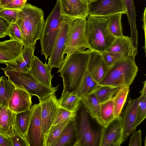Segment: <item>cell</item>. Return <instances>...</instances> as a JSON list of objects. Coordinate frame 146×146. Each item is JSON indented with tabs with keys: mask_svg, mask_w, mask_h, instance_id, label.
<instances>
[{
	"mask_svg": "<svg viewBox=\"0 0 146 146\" xmlns=\"http://www.w3.org/2000/svg\"><path fill=\"white\" fill-rule=\"evenodd\" d=\"M91 50L74 52L62 62L57 72L63 81L62 94L75 92L87 70Z\"/></svg>",
	"mask_w": 146,
	"mask_h": 146,
	"instance_id": "6da1fadb",
	"label": "cell"
},
{
	"mask_svg": "<svg viewBox=\"0 0 146 146\" xmlns=\"http://www.w3.org/2000/svg\"><path fill=\"white\" fill-rule=\"evenodd\" d=\"M19 27L25 46L36 44L40 40L45 23L43 10L30 4L19 9L15 23Z\"/></svg>",
	"mask_w": 146,
	"mask_h": 146,
	"instance_id": "7a4b0ae2",
	"label": "cell"
},
{
	"mask_svg": "<svg viewBox=\"0 0 146 146\" xmlns=\"http://www.w3.org/2000/svg\"><path fill=\"white\" fill-rule=\"evenodd\" d=\"M135 58V56L122 58L110 66L99 86L117 88L129 87L138 70Z\"/></svg>",
	"mask_w": 146,
	"mask_h": 146,
	"instance_id": "3957f363",
	"label": "cell"
},
{
	"mask_svg": "<svg viewBox=\"0 0 146 146\" xmlns=\"http://www.w3.org/2000/svg\"><path fill=\"white\" fill-rule=\"evenodd\" d=\"M85 36L89 49L101 52L105 51L116 37L109 31L107 17L88 15Z\"/></svg>",
	"mask_w": 146,
	"mask_h": 146,
	"instance_id": "277c9868",
	"label": "cell"
},
{
	"mask_svg": "<svg viewBox=\"0 0 146 146\" xmlns=\"http://www.w3.org/2000/svg\"><path fill=\"white\" fill-rule=\"evenodd\" d=\"M8 80L16 87L24 89L32 95L37 96L39 101L55 94L60 85L49 87L41 82L29 72H22L13 70L4 72Z\"/></svg>",
	"mask_w": 146,
	"mask_h": 146,
	"instance_id": "5b68a950",
	"label": "cell"
},
{
	"mask_svg": "<svg viewBox=\"0 0 146 146\" xmlns=\"http://www.w3.org/2000/svg\"><path fill=\"white\" fill-rule=\"evenodd\" d=\"M62 19L59 1L57 0L55 6L45 22L40 39L41 54L44 55L46 61L52 50Z\"/></svg>",
	"mask_w": 146,
	"mask_h": 146,
	"instance_id": "8992f818",
	"label": "cell"
},
{
	"mask_svg": "<svg viewBox=\"0 0 146 146\" xmlns=\"http://www.w3.org/2000/svg\"><path fill=\"white\" fill-rule=\"evenodd\" d=\"M75 19L62 16L61 25L48 58L47 65L50 69L58 68L63 62L64 52L67 44L71 25Z\"/></svg>",
	"mask_w": 146,
	"mask_h": 146,
	"instance_id": "52a82bcc",
	"label": "cell"
},
{
	"mask_svg": "<svg viewBox=\"0 0 146 146\" xmlns=\"http://www.w3.org/2000/svg\"><path fill=\"white\" fill-rule=\"evenodd\" d=\"M86 18L74 20L70 28L68 38L64 54H66L63 62L66 60L70 55L78 51L89 49L85 32Z\"/></svg>",
	"mask_w": 146,
	"mask_h": 146,
	"instance_id": "ba28073f",
	"label": "cell"
},
{
	"mask_svg": "<svg viewBox=\"0 0 146 146\" xmlns=\"http://www.w3.org/2000/svg\"><path fill=\"white\" fill-rule=\"evenodd\" d=\"M30 109L31 117L25 139L29 146H44L40 104H34Z\"/></svg>",
	"mask_w": 146,
	"mask_h": 146,
	"instance_id": "9c48e42d",
	"label": "cell"
},
{
	"mask_svg": "<svg viewBox=\"0 0 146 146\" xmlns=\"http://www.w3.org/2000/svg\"><path fill=\"white\" fill-rule=\"evenodd\" d=\"M88 113L85 110L81 111L77 128L78 146H99L100 131L94 130L89 121Z\"/></svg>",
	"mask_w": 146,
	"mask_h": 146,
	"instance_id": "30bf717a",
	"label": "cell"
},
{
	"mask_svg": "<svg viewBox=\"0 0 146 146\" xmlns=\"http://www.w3.org/2000/svg\"><path fill=\"white\" fill-rule=\"evenodd\" d=\"M117 13L126 14L122 0H93L88 2V15L107 17Z\"/></svg>",
	"mask_w": 146,
	"mask_h": 146,
	"instance_id": "8fae6325",
	"label": "cell"
},
{
	"mask_svg": "<svg viewBox=\"0 0 146 146\" xmlns=\"http://www.w3.org/2000/svg\"><path fill=\"white\" fill-rule=\"evenodd\" d=\"M122 119L119 115L102 127L99 146H119L123 142Z\"/></svg>",
	"mask_w": 146,
	"mask_h": 146,
	"instance_id": "7c38bea8",
	"label": "cell"
},
{
	"mask_svg": "<svg viewBox=\"0 0 146 146\" xmlns=\"http://www.w3.org/2000/svg\"><path fill=\"white\" fill-rule=\"evenodd\" d=\"M42 129L44 137L50 129L59 106L55 94L39 101Z\"/></svg>",
	"mask_w": 146,
	"mask_h": 146,
	"instance_id": "4fadbf2b",
	"label": "cell"
},
{
	"mask_svg": "<svg viewBox=\"0 0 146 146\" xmlns=\"http://www.w3.org/2000/svg\"><path fill=\"white\" fill-rule=\"evenodd\" d=\"M62 16L76 19L88 16V2L84 0H59Z\"/></svg>",
	"mask_w": 146,
	"mask_h": 146,
	"instance_id": "5bb4252c",
	"label": "cell"
},
{
	"mask_svg": "<svg viewBox=\"0 0 146 146\" xmlns=\"http://www.w3.org/2000/svg\"><path fill=\"white\" fill-rule=\"evenodd\" d=\"M36 44L29 46H24L20 55L14 60L5 63V68L1 67L3 71L13 70L18 71L28 72L31 68L34 55V53Z\"/></svg>",
	"mask_w": 146,
	"mask_h": 146,
	"instance_id": "9a60e30c",
	"label": "cell"
},
{
	"mask_svg": "<svg viewBox=\"0 0 146 146\" xmlns=\"http://www.w3.org/2000/svg\"><path fill=\"white\" fill-rule=\"evenodd\" d=\"M140 98V96L134 99L130 98L124 111L122 119L123 142L135 130L134 127L136 120L137 106Z\"/></svg>",
	"mask_w": 146,
	"mask_h": 146,
	"instance_id": "2e32d148",
	"label": "cell"
},
{
	"mask_svg": "<svg viewBox=\"0 0 146 146\" xmlns=\"http://www.w3.org/2000/svg\"><path fill=\"white\" fill-rule=\"evenodd\" d=\"M137 48L134 45L131 38L128 36L116 37L105 50L118 54L122 58L135 57Z\"/></svg>",
	"mask_w": 146,
	"mask_h": 146,
	"instance_id": "e0dca14e",
	"label": "cell"
},
{
	"mask_svg": "<svg viewBox=\"0 0 146 146\" xmlns=\"http://www.w3.org/2000/svg\"><path fill=\"white\" fill-rule=\"evenodd\" d=\"M109 68L100 52L91 50L87 70L98 84L103 79Z\"/></svg>",
	"mask_w": 146,
	"mask_h": 146,
	"instance_id": "ac0fdd59",
	"label": "cell"
},
{
	"mask_svg": "<svg viewBox=\"0 0 146 146\" xmlns=\"http://www.w3.org/2000/svg\"><path fill=\"white\" fill-rule=\"evenodd\" d=\"M23 46L22 42L13 39L0 41V64L15 60L21 53Z\"/></svg>",
	"mask_w": 146,
	"mask_h": 146,
	"instance_id": "d6986e66",
	"label": "cell"
},
{
	"mask_svg": "<svg viewBox=\"0 0 146 146\" xmlns=\"http://www.w3.org/2000/svg\"><path fill=\"white\" fill-rule=\"evenodd\" d=\"M32 96L25 90L16 87L9 100L8 108L15 113L29 109Z\"/></svg>",
	"mask_w": 146,
	"mask_h": 146,
	"instance_id": "ffe728a7",
	"label": "cell"
},
{
	"mask_svg": "<svg viewBox=\"0 0 146 146\" xmlns=\"http://www.w3.org/2000/svg\"><path fill=\"white\" fill-rule=\"evenodd\" d=\"M51 70L46 62L44 64L38 57L34 56L29 72L44 84L52 87L51 81L53 76L51 74Z\"/></svg>",
	"mask_w": 146,
	"mask_h": 146,
	"instance_id": "44dd1931",
	"label": "cell"
},
{
	"mask_svg": "<svg viewBox=\"0 0 146 146\" xmlns=\"http://www.w3.org/2000/svg\"><path fill=\"white\" fill-rule=\"evenodd\" d=\"M77 125L75 118L64 130L53 146H78Z\"/></svg>",
	"mask_w": 146,
	"mask_h": 146,
	"instance_id": "7402d4cb",
	"label": "cell"
},
{
	"mask_svg": "<svg viewBox=\"0 0 146 146\" xmlns=\"http://www.w3.org/2000/svg\"><path fill=\"white\" fill-rule=\"evenodd\" d=\"M16 113L8 107L0 105V132L11 137L14 134Z\"/></svg>",
	"mask_w": 146,
	"mask_h": 146,
	"instance_id": "603a6c76",
	"label": "cell"
},
{
	"mask_svg": "<svg viewBox=\"0 0 146 146\" xmlns=\"http://www.w3.org/2000/svg\"><path fill=\"white\" fill-rule=\"evenodd\" d=\"M81 99L75 92L62 94L58 99L59 106L70 111L76 112L79 108Z\"/></svg>",
	"mask_w": 146,
	"mask_h": 146,
	"instance_id": "cb8c5ba5",
	"label": "cell"
},
{
	"mask_svg": "<svg viewBox=\"0 0 146 146\" xmlns=\"http://www.w3.org/2000/svg\"><path fill=\"white\" fill-rule=\"evenodd\" d=\"M115 118L112 99L100 104L99 116L96 119L102 127L106 126Z\"/></svg>",
	"mask_w": 146,
	"mask_h": 146,
	"instance_id": "d4e9b609",
	"label": "cell"
},
{
	"mask_svg": "<svg viewBox=\"0 0 146 146\" xmlns=\"http://www.w3.org/2000/svg\"><path fill=\"white\" fill-rule=\"evenodd\" d=\"M16 86L8 79L1 76L0 78V105L8 108L9 100Z\"/></svg>",
	"mask_w": 146,
	"mask_h": 146,
	"instance_id": "484cf974",
	"label": "cell"
},
{
	"mask_svg": "<svg viewBox=\"0 0 146 146\" xmlns=\"http://www.w3.org/2000/svg\"><path fill=\"white\" fill-rule=\"evenodd\" d=\"M81 101L85 110L92 118L96 119L99 117L100 103L93 93H90L83 96Z\"/></svg>",
	"mask_w": 146,
	"mask_h": 146,
	"instance_id": "4316f807",
	"label": "cell"
},
{
	"mask_svg": "<svg viewBox=\"0 0 146 146\" xmlns=\"http://www.w3.org/2000/svg\"><path fill=\"white\" fill-rule=\"evenodd\" d=\"M98 86V84L94 80L87 70L75 92L81 99L84 96L92 92Z\"/></svg>",
	"mask_w": 146,
	"mask_h": 146,
	"instance_id": "83f0119b",
	"label": "cell"
},
{
	"mask_svg": "<svg viewBox=\"0 0 146 146\" xmlns=\"http://www.w3.org/2000/svg\"><path fill=\"white\" fill-rule=\"evenodd\" d=\"M75 118L51 127L44 136V146H53L65 129Z\"/></svg>",
	"mask_w": 146,
	"mask_h": 146,
	"instance_id": "f1b7e54d",
	"label": "cell"
},
{
	"mask_svg": "<svg viewBox=\"0 0 146 146\" xmlns=\"http://www.w3.org/2000/svg\"><path fill=\"white\" fill-rule=\"evenodd\" d=\"M129 91V86L122 87L117 89L116 93L112 98L115 117L120 115Z\"/></svg>",
	"mask_w": 146,
	"mask_h": 146,
	"instance_id": "f546056e",
	"label": "cell"
},
{
	"mask_svg": "<svg viewBox=\"0 0 146 146\" xmlns=\"http://www.w3.org/2000/svg\"><path fill=\"white\" fill-rule=\"evenodd\" d=\"M31 114L30 109L16 113L15 129L25 139L30 121Z\"/></svg>",
	"mask_w": 146,
	"mask_h": 146,
	"instance_id": "4dcf8cb0",
	"label": "cell"
},
{
	"mask_svg": "<svg viewBox=\"0 0 146 146\" xmlns=\"http://www.w3.org/2000/svg\"><path fill=\"white\" fill-rule=\"evenodd\" d=\"M126 11L132 35H137L136 26L137 16L135 4L133 0H122Z\"/></svg>",
	"mask_w": 146,
	"mask_h": 146,
	"instance_id": "1f68e13d",
	"label": "cell"
},
{
	"mask_svg": "<svg viewBox=\"0 0 146 146\" xmlns=\"http://www.w3.org/2000/svg\"><path fill=\"white\" fill-rule=\"evenodd\" d=\"M121 13H117L107 17L108 26L110 32L115 37L123 36L121 22Z\"/></svg>",
	"mask_w": 146,
	"mask_h": 146,
	"instance_id": "d6a6232c",
	"label": "cell"
},
{
	"mask_svg": "<svg viewBox=\"0 0 146 146\" xmlns=\"http://www.w3.org/2000/svg\"><path fill=\"white\" fill-rule=\"evenodd\" d=\"M117 88L106 86H99L92 92L93 93L100 104L113 98Z\"/></svg>",
	"mask_w": 146,
	"mask_h": 146,
	"instance_id": "836d02e7",
	"label": "cell"
},
{
	"mask_svg": "<svg viewBox=\"0 0 146 146\" xmlns=\"http://www.w3.org/2000/svg\"><path fill=\"white\" fill-rule=\"evenodd\" d=\"M146 94L140 95L137 109L136 120L134 127L135 130L146 118Z\"/></svg>",
	"mask_w": 146,
	"mask_h": 146,
	"instance_id": "e575fe53",
	"label": "cell"
},
{
	"mask_svg": "<svg viewBox=\"0 0 146 146\" xmlns=\"http://www.w3.org/2000/svg\"><path fill=\"white\" fill-rule=\"evenodd\" d=\"M76 112L70 111L59 106L51 127L61 123L69 119L76 117Z\"/></svg>",
	"mask_w": 146,
	"mask_h": 146,
	"instance_id": "d590c367",
	"label": "cell"
},
{
	"mask_svg": "<svg viewBox=\"0 0 146 146\" xmlns=\"http://www.w3.org/2000/svg\"><path fill=\"white\" fill-rule=\"evenodd\" d=\"M19 10L3 8L0 7V17L5 19L10 24L15 23Z\"/></svg>",
	"mask_w": 146,
	"mask_h": 146,
	"instance_id": "8d00e7d4",
	"label": "cell"
},
{
	"mask_svg": "<svg viewBox=\"0 0 146 146\" xmlns=\"http://www.w3.org/2000/svg\"><path fill=\"white\" fill-rule=\"evenodd\" d=\"M100 53L106 64L109 67L123 58L118 54L105 51Z\"/></svg>",
	"mask_w": 146,
	"mask_h": 146,
	"instance_id": "74e56055",
	"label": "cell"
},
{
	"mask_svg": "<svg viewBox=\"0 0 146 146\" xmlns=\"http://www.w3.org/2000/svg\"><path fill=\"white\" fill-rule=\"evenodd\" d=\"M8 35L10 39L20 41L23 42V38L20 29L16 23L10 24Z\"/></svg>",
	"mask_w": 146,
	"mask_h": 146,
	"instance_id": "f35d334b",
	"label": "cell"
},
{
	"mask_svg": "<svg viewBox=\"0 0 146 146\" xmlns=\"http://www.w3.org/2000/svg\"><path fill=\"white\" fill-rule=\"evenodd\" d=\"M14 134L10 137L12 146H29L25 139L15 128Z\"/></svg>",
	"mask_w": 146,
	"mask_h": 146,
	"instance_id": "ab89813d",
	"label": "cell"
},
{
	"mask_svg": "<svg viewBox=\"0 0 146 146\" xmlns=\"http://www.w3.org/2000/svg\"><path fill=\"white\" fill-rule=\"evenodd\" d=\"M129 138V146H141L142 145L141 131V129L134 131Z\"/></svg>",
	"mask_w": 146,
	"mask_h": 146,
	"instance_id": "60d3db41",
	"label": "cell"
},
{
	"mask_svg": "<svg viewBox=\"0 0 146 146\" xmlns=\"http://www.w3.org/2000/svg\"><path fill=\"white\" fill-rule=\"evenodd\" d=\"M27 1V0H13L0 7L5 9H19L26 4Z\"/></svg>",
	"mask_w": 146,
	"mask_h": 146,
	"instance_id": "b9f144b4",
	"label": "cell"
},
{
	"mask_svg": "<svg viewBox=\"0 0 146 146\" xmlns=\"http://www.w3.org/2000/svg\"><path fill=\"white\" fill-rule=\"evenodd\" d=\"M10 24L4 18L0 17V38L8 35Z\"/></svg>",
	"mask_w": 146,
	"mask_h": 146,
	"instance_id": "7bdbcfd3",
	"label": "cell"
},
{
	"mask_svg": "<svg viewBox=\"0 0 146 146\" xmlns=\"http://www.w3.org/2000/svg\"><path fill=\"white\" fill-rule=\"evenodd\" d=\"M0 146H12L10 137L6 136L0 132Z\"/></svg>",
	"mask_w": 146,
	"mask_h": 146,
	"instance_id": "ee69618b",
	"label": "cell"
},
{
	"mask_svg": "<svg viewBox=\"0 0 146 146\" xmlns=\"http://www.w3.org/2000/svg\"><path fill=\"white\" fill-rule=\"evenodd\" d=\"M143 87L142 89L140 91L139 93L141 95L145 94H146V80L143 82Z\"/></svg>",
	"mask_w": 146,
	"mask_h": 146,
	"instance_id": "f6af8a7d",
	"label": "cell"
},
{
	"mask_svg": "<svg viewBox=\"0 0 146 146\" xmlns=\"http://www.w3.org/2000/svg\"><path fill=\"white\" fill-rule=\"evenodd\" d=\"M13 0H0V7L9 3Z\"/></svg>",
	"mask_w": 146,
	"mask_h": 146,
	"instance_id": "bcb514c9",
	"label": "cell"
},
{
	"mask_svg": "<svg viewBox=\"0 0 146 146\" xmlns=\"http://www.w3.org/2000/svg\"><path fill=\"white\" fill-rule=\"evenodd\" d=\"M84 0L87 1H88V2L89 1V0Z\"/></svg>",
	"mask_w": 146,
	"mask_h": 146,
	"instance_id": "7dc6e473",
	"label": "cell"
},
{
	"mask_svg": "<svg viewBox=\"0 0 146 146\" xmlns=\"http://www.w3.org/2000/svg\"><path fill=\"white\" fill-rule=\"evenodd\" d=\"M92 0H89V1H92Z\"/></svg>",
	"mask_w": 146,
	"mask_h": 146,
	"instance_id": "c3c4849f",
	"label": "cell"
}]
</instances>
